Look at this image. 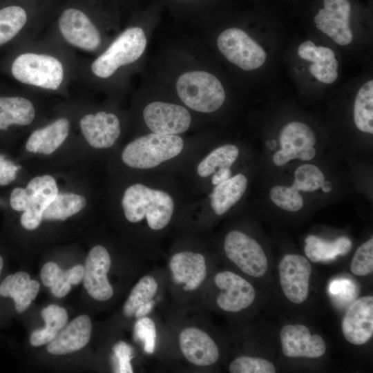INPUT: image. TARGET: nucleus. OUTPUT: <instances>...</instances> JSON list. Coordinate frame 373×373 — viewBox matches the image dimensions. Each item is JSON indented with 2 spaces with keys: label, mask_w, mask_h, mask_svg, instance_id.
<instances>
[{
  "label": "nucleus",
  "mask_w": 373,
  "mask_h": 373,
  "mask_svg": "<svg viewBox=\"0 0 373 373\" xmlns=\"http://www.w3.org/2000/svg\"><path fill=\"white\" fill-rule=\"evenodd\" d=\"M10 71L26 87L41 92L66 93L77 80L76 52L45 34L22 42Z\"/></svg>",
  "instance_id": "f257e3e1"
},
{
  "label": "nucleus",
  "mask_w": 373,
  "mask_h": 373,
  "mask_svg": "<svg viewBox=\"0 0 373 373\" xmlns=\"http://www.w3.org/2000/svg\"><path fill=\"white\" fill-rule=\"evenodd\" d=\"M146 46L143 29L138 26L127 28L95 57L79 58L77 80L86 86L110 80L122 68L138 60Z\"/></svg>",
  "instance_id": "f03ea898"
},
{
  "label": "nucleus",
  "mask_w": 373,
  "mask_h": 373,
  "mask_svg": "<svg viewBox=\"0 0 373 373\" xmlns=\"http://www.w3.org/2000/svg\"><path fill=\"white\" fill-rule=\"evenodd\" d=\"M46 35L75 52L97 55L103 50L104 36L87 0H71L50 24Z\"/></svg>",
  "instance_id": "7ed1b4c3"
},
{
  "label": "nucleus",
  "mask_w": 373,
  "mask_h": 373,
  "mask_svg": "<svg viewBox=\"0 0 373 373\" xmlns=\"http://www.w3.org/2000/svg\"><path fill=\"white\" fill-rule=\"evenodd\" d=\"M122 206L129 222H139L145 218L150 229L155 231L167 226L174 211V201L168 193L140 183L126 189Z\"/></svg>",
  "instance_id": "20e7f679"
},
{
  "label": "nucleus",
  "mask_w": 373,
  "mask_h": 373,
  "mask_svg": "<svg viewBox=\"0 0 373 373\" xmlns=\"http://www.w3.org/2000/svg\"><path fill=\"white\" fill-rule=\"evenodd\" d=\"M50 19L48 8L39 0L0 8V47L16 38L26 41L38 36Z\"/></svg>",
  "instance_id": "39448f33"
},
{
  "label": "nucleus",
  "mask_w": 373,
  "mask_h": 373,
  "mask_svg": "<svg viewBox=\"0 0 373 373\" xmlns=\"http://www.w3.org/2000/svg\"><path fill=\"white\" fill-rule=\"evenodd\" d=\"M183 147V140L177 135L151 133L128 143L122 160L131 168L151 169L178 155Z\"/></svg>",
  "instance_id": "423d86ee"
},
{
  "label": "nucleus",
  "mask_w": 373,
  "mask_h": 373,
  "mask_svg": "<svg viewBox=\"0 0 373 373\" xmlns=\"http://www.w3.org/2000/svg\"><path fill=\"white\" fill-rule=\"evenodd\" d=\"M58 193L56 181L50 175L32 178L23 189L17 187L11 193V207L23 211L20 222L23 228L33 230L39 227L44 210Z\"/></svg>",
  "instance_id": "0eeeda50"
},
{
  "label": "nucleus",
  "mask_w": 373,
  "mask_h": 373,
  "mask_svg": "<svg viewBox=\"0 0 373 373\" xmlns=\"http://www.w3.org/2000/svg\"><path fill=\"white\" fill-rule=\"evenodd\" d=\"M180 99L190 108L202 113L219 109L225 100V92L219 79L202 70L186 72L176 82Z\"/></svg>",
  "instance_id": "6e6552de"
},
{
  "label": "nucleus",
  "mask_w": 373,
  "mask_h": 373,
  "mask_svg": "<svg viewBox=\"0 0 373 373\" xmlns=\"http://www.w3.org/2000/svg\"><path fill=\"white\" fill-rule=\"evenodd\" d=\"M226 256L242 272L255 278L263 276L268 269V260L259 243L244 232L233 230L225 236Z\"/></svg>",
  "instance_id": "1a4fd4ad"
},
{
  "label": "nucleus",
  "mask_w": 373,
  "mask_h": 373,
  "mask_svg": "<svg viewBox=\"0 0 373 373\" xmlns=\"http://www.w3.org/2000/svg\"><path fill=\"white\" fill-rule=\"evenodd\" d=\"M217 45L225 58L245 70L260 68L266 60L264 49L240 28H230L222 32Z\"/></svg>",
  "instance_id": "9d476101"
},
{
  "label": "nucleus",
  "mask_w": 373,
  "mask_h": 373,
  "mask_svg": "<svg viewBox=\"0 0 373 373\" xmlns=\"http://www.w3.org/2000/svg\"><path fill=\"white\" fill-rule=\"evenodd\" d=\"M279 141L281 149L273 156L276 166H283L294 159L309 161L316 155L315 134L303 122L288 123L281 131Z\"/></svg>",
  "instance_id": "9b49d317"
},
{
  "label": "nucleus",
  "mask_w": 373,
  "mask_h": 373,
  "mask_svg": "<svg viewBox=\"0 0 373 373\" xmlns=\"http://www.w3.org/2000/svg\"><path fill=\"white\" fill-rule=\"evenodd\" d=\"M312 266L298 254H286L278 265L280 283L285 297L294 304L306 300L309 291Z\"/></svg>",
  "instance_id": "f8f14e48"
},
{
  "label": "nucleus",
  "mask_w": 373,
  "mask_h": 373,
  "mask_svg": "<svg viewBox=\"0 0 373 373\" xmlns=\"http://www.w3.org/2000/svg\"><path fill=\"white\" fill-rule=\"evenodd\" d=\"M143 118L153 133L162 135H178L190 126L191 117L184 107L162 102H154L145 106Z\"/></svg>",
  "instance_id": "ddd939ff"
},
{
  "label": "nucleus",
  "mask_w": 373,
  "mask_h": 373,
  "mask_svg": "<svg viewBox=\"0 0 373 373\" xmlns=\"http://www.w3.org/2000/svg\"><path fill=\"white\" fill-rule=\"evenodd\" d=\"M215 284L221 289L216 298L219 308L227 312H238L249 307L254 302V286L242 276L230 271L216 274Z\"/></svg>",
  "instance_id": "4468645a"
},
{
  "label": "nucleus",
  "mask_w": 373,
  "mask_h": 373,
  "mask_svg": "<svg viewBox=\"0 0 373 373\" xmlns=\"http://www.w3.org/2000/svg\"><path fill=\"white\" fill-rule=\"evenodd\" d=\"M111 260L107 249L97 245L89 251L84 267L83 283L88 294L94 299L105 301L113 295V289L107 274Z\"/></svg>",
  "instance_id": "2eb2a0df"
},
{
  "label": "nucleus",
  "mask_w": 373,
  "mask_h": 373,
  "mask_svg": "<svg viewBox=\"0 0 373 373\" xmlns=\"http://www.w3.org/2000/svg\"><path fill=\"white\" fill-rule=\"evenodd\" d=\"M323 6L314 17L316 28L339 45L350 44L353 34L349 26L348 0H324Z\"/></svg>",
  "instance_id": "dca6fc26"
},
{
  "label": "nucleus",
  "mask_w": 373,
  "mask_h": 373,
  "mask_svg": "<svg viewBox=\"0 0 373 373\" xmlns=\"http://www.w3.org/2000/svg\"><path fill=\"white\" fill-rule=\"evenodd\" d=\"M280 339L283 353L289 358H316L326 352V343L322 336L312 334L304 325H285L280 330Z\"/></svg>",
  "instance_id": "f3484780"
},
{
  "label": "nucleus",
  "mask_w": 373,
  "mask_h": 373,
  "mask_svg": "<svg viewBox=\"0 0 373 373\" xmlns=\"http://www.w3.org/2000/svg\"><path fill=\"white\" fill-rule=\"evenodd\" d=\"M344 338L351 344L361 345L373 335V296L356 300L347 308L341 323Z\"/></svg>",
  "instance_id": "a211bd4d"
},
{
  "label": "nucleus",
  "mask_w": 373,
  "mask_h": 373,
  "mask_svg": "<svg viewBox=\"0 0 373 373\" xmlns=\"http://www.w3.org/2000/svg\"><path fill=\"white\" fill-rule=\"evenodd\" d=\"M79 125L85 140L96 149L112 146L121 133L119 117L104 111L85 113L80 117Z\"/></svg>",
  "instance_id": "6ab92c4d"
},
{
  "label": "nucleus",
  "mask_w": 373,
  "mask_h": 373,
  "mask_svg": "<svg viewBox=\"0 0 373 373\" xmlns=\"http://www.w3.org/2000/svg\"><path fill=\"white\" fill-rule=\"evenodd\" d=\"M178 340L183 356L191 363L204 367L218 360V347L204 331L195 327H186L180 332Z\"/></svg>",
  "instance_id": "aec40b11"
},
{
  "label": "nucleus",
  "mask_w": 373,
  "mask_h": 373,
  "mask_svg": "<svg viewBox=\"0 0 373 373\" xmlns=\"http://www.w3.org/2000/svg\"><path fill=\"white\" fill-rule=\"evenodd\" d=\"M169 268L174 282L191 291L198 289L207 276L204 256L200 253L184 251L175 254L170 259Z\"/></svg>",
  "instance_id": "412c9836"
},
{
  "label": "nucleus",
  "mask_w": 373,
  "mask_h": 373,
  "mask_svg": "<svg viewBox=\"0 0 373 373\" xmlns=\"http://www.w3.org/2000/svg\"><path fill=\"white\" fill-rule=\"evenodd\" d=\"M91 321L87 315H80L65 325L48 343L47 350L55 355H62L81 350L90 341Z\"/></svg>",
  "instance_id": "4be33fe9"
},
{
  "label": "nucleus",
  "mask_w": 373,
  "mask_h": 373,
  "mask_svg": "<svg viewBox=\"0 0 373 373\" xmlns=\"http://www.w3.org/2000/svg\"><path fill=\"white\" fill-rule=\"evenodd\" d=\"M70 130V119L66 117H59L31 133L26 144V150L35 153L49 155L66 140Z\"/></svg>",
  "instance_id": "5701e85b"
},
{
  "label": "nucleus",
  "mask_w": 373,
  "mask_h": 373,
  "mask_svg": "<svg viewBox=\"0 0 373 373\" xmlns=\"http://www.w3.org/2000/svg\"><path fill=\"white\" fill-rule=\"evenodd\" d=\"M298 54L303 59L312 62L309 72L319 82L332 84L336 80L338 61L330 48L316 46L312 41H306L298 46Z\"/></svg>",
  "instance_id": "b1692460"
},
{
  "label": "nucleus",
  "mask_w": 373,
  "mask_h": 373,
  "mask_svg": "<svg viewBox=\"0 0 373 373\" xmlns=\"http://www.w3.org/2000/svg\"><path fill=\"white\" fill-rule=\"evenodd\" d=\"M36 115V106L30 97L0 96V130H6L12 125H30Z\"/></svg>",
  "instance_id": "393cba45"
},
{
  "label": "nucleus",
  "mask_w": 373,
  "mask_h": 373,
  "mask_svg": "<svg viewBox=\"0 0 373 373\" xmlns=\"http://www.w3.org/2000/svg\"><path fill=\"white\" fill-rule=\"evenodd\" d=\"M39 283L31 280L25 271H18L8 276L0 285V295L12 298L18 313L24 312L36 298Z\"/></svg>",
  "instance_id": "a878e982"
},
{
  "label": "nucleus",
  "mask_w": 373,
  "mask_h": 373,
  "mask_svg": "<svg viewBox=\"0 0 373 373\" xmlns=\"http://www.w3.org/2000/svg\"><path fill=\"white\" fill-rule=\"evenodd\" d=\"M84 267L78 265L64 271L53 262L46 263L41 271L43 284L50 288L57 298L65 296L70 290L71 285L79 284L83 279Z\"/></svg>",
  "instance_id": "bb28decb"
},
{
  "label": "nucleus",
  "mask_w": 373,
  "mask_h": 373,
  "mask_svg": "<svg viewBox=\"0 0 373 373\" xmlns=\"http://www.w3.org/2000/svg\"><path fill=\"white\" fill-rule=\"evenodd\" d=\"M247 179L241 173L216 185L210 194L211 207L218 216L225 213L245 193Z\"/></svg>",
  "instance_id": "cd10ccee"
},
{
  "label": "nucleus",
  "mask_w": 373,
  "mask_h": 373,
  "mask_svg": "<svg viewBox=\"0 0 373 373\" xmlns=\"http://www.w3.org/2000/svg\"><path fill=\"white\" fill-rule=\"evenodd\" d=\"M304 251L313 262L335 260L338 256L346 255L352 249L350 238L344 236L327 241L316 236L309 235L305 240Z\"/></svg>",
  "instance_id": "c85d7f7f"
},
{
  "label": "nucleus",
  "mask_w": 373,
  "mask_h": 373,
  "mask_svg": "<svg viewBox=\"0 0 373 373\" xmlns=\"http://www.w3.org/2000/svg\"><path fill=\"white\" fill-rule=\"evenodd\" d=\"M45 321V327L34 331L30 337L32 346H40L50 342L66 325L68 314L66 310L57 305H50L41 312Z\"/></svg>",
  "instance_id": "c756f323"
},
{
  "label": "nucleus",
  "mask_w": 373,
  "mask_h": 373,
  "mask_svg": "<svg viewBox=\"0 0 373 373\" xmlns=\"http://www.w3.org/2000/svg\"><path fill=\"white\" fill-rule=\"evenodd\" d=\"M86 205L82 195L75 193H57L44 210L42 220H65L82 211Z\"/></svg>",
  "instance_id": "7c9ffc66"
},
{
  "label": "nucleus",
  "mask_w": 373,
  "mask_h": 373,
  "mask_svg": "<svg viewBox=\"0 0 373 373\" xmlns=\"http://www.w3.org/2000/svg\"><path fill=\"white\" fill-rule=\"evenodd\" d=\"M354 121L362 132L373 134V81L365 83L358 91L354 105Z\"/></svg>",
  "instance_id": "2f4dec72"
},
{
  "label": "nucleus",
  "mask_w": 373,
  "mask_h": 373,
  "mask_svg": "<svg viewBox=\"0 0 373 373\" xmlns=\"http://www.w3.org/2000/svg\"><path fill=\"white\" fill-rule=\"evenodd\" d=\"M238 155L239 149L236 145L227 144L220 146L213 150L199 163L197 173L200 177L207 178L220 168H231Z\"/></svg>",
  "instance_id": "473e14b6"
},
{
  "label": "nucleus",
  "mask_w": 373,
  "mask_h": 373,
  "mask_svg": "<svg viewBox=\"0 0 373 373\" xmlns=\"http://www.w3.org/2000/svg\"><path fill=\"white\" fill-rule=\"evenodd\" d=\"M158 289L156 280L151 276L141 278L132 289L123 307L126 317L134 316L137 309L144 303L153 300Z\"/></svg>",
  "instance_id": "72a5a7b5"
},
{
  "label": "nucleus",
  "mask_w": 373,
  "mask_h": 373,
  "mask_svg": "<svg viewBox=\"0 0 373 373\" xmlns=\"http://www.w3.org/2000/svg\"><path fill=\"white\" fill-rule=\"evenodd\" d=\"M325 182V175L318 167L305 164L295 171L292 186L298 191L312 192L321 188Z\"/></svg>",
  "instance_id": "f704fd0d"
},
{
  "label": "nucleus",
  "mask_w": 373,
  "mask_h": 373,
  "mask_svg": "<svg viewBox=\"0 0 373 373\" xmlns=\"http://www.w3.org/2000/svg\"><path fill=\"white\" fill-rule=\"evenodd\" d=\"M271 201L280 209L296 212L299 211L303 206V198L292 185L285 186L276 185L273 186L269 192Z\"/></svg>",
  "instance_id": "c9c22d12"
},
{
  "label": "nucleus",
  "mask_w": 373,
  "mask_h": 373,
  "mask_svg": "<svg viewBox=\"0 0 373 373\" xmlns=\"http://www.w3.org/2000/svg\"><path fill=\"white\" fill-rule=\"evenodd\" d=\"M229 370L231 373H275L276 367L265 358L240 356L231 362Z\"/></svg>",
  "instance_id": "e433bc0d"
},
{
  "label": "nucleus",
  "mask_w": 373,
  "mask_h": 373,
  "mask_svg": "<svg viewBox=\"0 0 373 373\" xmlns=\"http://www.w3.org/2000/svg\"><path fill=\"white\" fill-rule=\"evenodd\" d=\"M351 272L365 276L373 271V238H371L356 249L350 263Z\"/></svg>",
  "instance_id": "4c0bfd02"
},
{
  "label": "nucleus",
  "mask_w": 373,
  "mask_h": 373,
  "mask_svg": "<svg viewBox=\"0 0 373 373\" xmlns=\"http://www.w3.org/2000/svg\"><path fill=\"white\" fill-rule=\"evenodd\" d=\"M135 336L144 343V350L147 354L155 351L157 338L156 327L153 321L146 316L138 318L134 327Z\"/></svg>",
  "instance_id": "58836bf2"
},
{
  "label": "nucleus",
  "mask_w": 373,
  "mask_h": 373,
  "mask_svg": "<svg viewBox=\"0 0 373 373\" xmlns=\"http://www.w3.org/2000/svg\"><path fill=\"white\" fill-rule=\"evenodd\" d=\"M118 361V372L121 373H131L133 368L131 364L132 358V348L123 341L117 343L113 347Z\"/></svg>",
  "instance_id": "ea45409f"
},
{
  "label": "nucleus",
  "mask_w": 373,
  "mask_h": 373,
  "mask_svg": "<svg viewBox=\"0 0 373 373\" xmlns=\"http://www.w3.org/2000/svg\"><path fill=\"white\" fill-rule=\"evenodd\" d=\"M21 167L7 160L4 155H0V185H7L15 180L17 172Z\"/></svg>",
  "instance_id": "a19ab883"
},
{
  "label": "nucleus",
  "mask_w": 373,
  "mask_h": 373,
  "mask_svg": "<svg viewBox=\"0 0 373 373\" xmlns=\"http://www.w3.org/2000/svg\"><path fill=\"white\" fill-rule=\"evenodd\" d=\"M211 177V183L217 185L231 177V171L230 167L220 168L216 170Z\"/></svg>",
  "instance_id": "79ce46f5"
},
{
  "label": "nucleus",
  "mask_w": 373,
  "mask_h": 373,
  "mask_svg": "<svg viewBox=\"0 0 373 373\" xmlns=\"http://www.w3.org/2000/svg\"><path fill=\"white\" fill-rule=\"evenodd\" d=\"M154 304L155 301L153 300V299L144 303L137 309L134 316L137 318H140L142 317L146 316L148 314L151 312L154 306Z\"/></svg>",
  "instance_id": "37998d69"
},
{
  "label": "nucleus",
  "mask_w": 373,
  "mask_h": 373,
  "mask_svg": "<svg viewBox=\"0 0 373 373\" xmlns=\"http://www.w3.org/2000/svg\"><path fill=\"white\" fill-rule=\"evenodd\" d=\"M0 273H1V271H0Z\"/></svg>",
  "instance_id": "c03bdc74"
}]
</instances>
